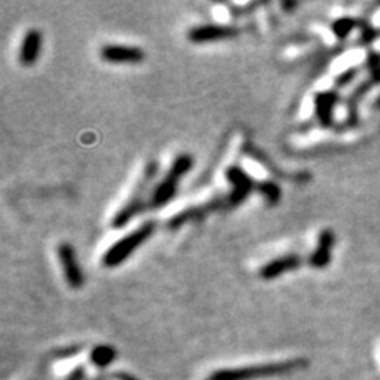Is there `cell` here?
<instances>
[{
	"label": "cell",
	"mask_w": 380,
	"mask_h": 380,
	"mask_svg": "<svg viewBox=\"0 0 380 380\" xmlns=\"http://www.w3.org/2000/svg\"><path fill=\"white\" fill-rule=\"evenodd\" d=\"M336 244V235L332 228H325L319 233V238H317L315 249L310 254L309 257V265L315 268V270H323L329 263H332L333 258V249Z\"/></svg>",
	"instance_id": "9"
},
{
	"label": "cell",
	"mask_w": 380,
	"mask_h": 380,
	"mask_svg": "<svg viewBox=\"0 0 380 380\" xmlns=\"http://www.w3.org/2000/svg\"><path fill=\"white\" fill-rule=\"evenodd\" d=\"M355 74H357V70L355 68H350V70H347L346 73H342L341 77L336 79V86H346L348 81H352Z\"/></svg>",
	"instance_id": "17"
},
{
	"label": "cell",
	"mask_w": 380,
	"mask_h": 380,
	"mask_svg": "<svg viewBox=\"0 0 380 380\" xmlns=\"http://www.w3.org/2000/svg\"><path fill=\"white\" fill-rule=\"evenodd\" d=\"M58 258L64 273L67 284L72 289H81L84 285V273L81 270V265L70 242H60L58 246Z\"/></svg>",
	"instance_id": "7"
},
{
	"label": "cell",
	"mask_w": 380,
	"mask_h": 380,
	"mask_svg": "<svg viewBox=\"0 0 380 380\" xmlns=\"http://www.w3.org/2000/svg\"><path fill=\"white\" fill-rule=\"evenodd\" d=\"M339 97L334 91H323L317 92L314 97V108H315V119L322 127L333 126V113L338 103Z\"/></svg>",
	"instance_id": "13"
},
{
	"label": "cell",
	"mask_w": 380,
	"mask_h": 380,
	"mask_svg": "<svg viewBox=\"0 0 380 380\" xmlns=\"http://www.w3.org/2000/svg\"><path fill=\"white\" fill-rule=\"evenodd\" d=\"M258 194L265 198V200L274 207L280 202V197H282V192H280V187L273 183V181H258L257 183V190Z\"/></svg>",
	"instance_id": "14"
},
{
	"label": "cell",
	"mask_w": 380,
	"mask_h": 380,
	"mask_svg": "<svg viewBox=\"0 0 380 380\" xmlns=\"http://www.w3.org/2000/svg\"><path fill=\"white\" fill-rule=\"evenodd\" d=\"M240 35V29L232 24H202L189 29L187 40L194 45H207L223 40H232Z\"/></svg>",
	"instance_id": "6"
},
{
	"label": "cell",
	"mask_w": 380,
	"mask_h": 380,
	"mask_svg": "<svg viewBox=\"0 0 380 380\" xmlns=\"http://www.w3.org/2000/svg\"><path fill=\"white\" fill-rule=\"evenodd\" d=\"M100 59L108 64H140L146 59V54L138 46L105 45L100 49Z\"/></svg>",
	"instance_id": "8"
},
{
	"label": "cell",
	"mask_w": 380,
	"mask_h": 380,
	"mask_svg": "<svg viewBox=\"0 0 380 380\" xmlns=\"http://www.w3.org/2000/svg\"><path fill=\"white\" fill-rule=\"evenodd\" d=\"M225 178L230 184H232L233 190L232 194L227 197V207L235 208L242 204V202L247 200V197L252 194V192L257 190V183L251 174H249L244 168L238 165H232L227 168Z\"/></svg>",
	"instance_id": "5"
},
{
	"label": "cell",
	"mask_w": 380,
	"mask_h": 380,
	"mask_svg": "<svg viewBox=\"0 0 380 380\" xmlns=\"http://www.w3.org/2000/svg\"><path fill=\"white\" fill-rule=\"evenodd\" d=\"M303 360L295 361H284V363H271L261 365L254 367H242V369H230V371H219L211 376L209 380H241V379H252V377H263V376H274V374H282L295 369L296 366H303Z\"/></svg>",
	"instance_id": "4"
},
{
	"label": "cell",
	"mask_w": 380,
	"mask_h": 380,
	"mask_svg": "<svg viewBox=\"0 0 380 380\" xmlns=\"http://www.w3.org/2000/svg\"><path fill=\"white\" fill-rule=\"evenodd\" d=\"M116 352L113 350V348L108 347V346H100L97 348H93L92 352V361L98 366H105L113 361Z\"/></svg>",
	"instance_id": "16"
},
{
	"label": "cell",
	"mask_w": 380,
	"mask_h": 380,
	"mask_svg": "<svg viewBox=\"0 0 380 380\" xmlns=\"http://www.w3.org/2000/svg\"><path fill=\"white\" fill-rule=\"evenodd\" d=\"M376 107H380V98H379V100H377V103H376Z\"/></svg>",
	"instance_id": "18"
},
{
	"label": "cell",
	"mask_w": 380,
	"mask_h": 380,
	"mask_svg": "<svg viewBox=\"0 0 380 380\" xmlns=\"http://www.w3.org/2000/svg\"><path fill=\"white\" fill-rule=\"evenodd\" d=\"M357 24H358L357 20H353V18H347V16L339 18V20H336L332 26L333 34L338 37L339 40H344V39H347L348 35H350L352 30L357 27Z\"/></svg>",
	"instance_id": "15"
},
{
	"label": "cell",
	"mask_w": 380,
	"mask_h": 380,
	"mask_svg": "<svg viewBox=\"0 0 380 380\" xmlns=\"http://www.w3.org/2000/svg\"><path fill=\"white\" fill-rule=\"evenodd\" d=\"M159 173V164L155 160L149 162L145 166V171H143L141 178L136 183L132 195L129 197V200L122 204V207L117 209V213L113 216V221H111V227L113 228H124L127 223L132 222L133 217L141 213L143 208L146 204V194L148 190L151 189L155 176Z\"/></svg>",
	"instance_id": "1"
},
{
	"label": "cell",
	"mask_w": 380,
	"mask_h": 380,
	"mask_svg": "<svg viewBox=\"0 0 380 380\" xmlns=\"http://www.w3.org/2000/svg\"><path fill=\"white\" fill-rule=\"evenodd\" d=\"M192 168H194V157L185 152L179 154L178 157L173 160L170 168H168L165 178L155 185L151 195V202H149V208L160 209L166 207V204L176 197L181 179H183Z\"/></svg>",
	"instance_id": "2"
},
{
	"label": "cell",
	"mask_w": 380,
	"mask_h": 380,
	"mask_svg": "<svg viewBox=\"0 0 380 380\" xmlns=\"http://www.w3.org/2000/svg\"><path fill=\"white\" fill-rule=\"evenodd\" d=\"M157 225L159 223L155 221H148L138 228H135L133 232L122 236L119 241L114 242V244L103 254V257H102L103 266L117 268L119 265H122L124 261L132 257V254L136 251V249L141 247L149 238H151V236L155 233V230H157Z\"/></svg>",
	"instance_id": "3"
},
{
	"label": "cell",
	"mask_w": 380,
	"mask_h": 380,
	"mask_svg": "<svg viewBox=\"0 0 380 380\" xmlns=\"http://www.w3.org/2000/svg\"><path fill=\"white\" fill-rule=\"evenodd\" d=\"M223 207H227V198H225V200H223V198H217V200H213V202H209V203L200 204V207L187 208L184 211H181L179 214L173 216L171 219L168 221V227H170L171 230H176L178 227L184 225V223H189V222H194V221H200L208 213H211V211L221 209Z\"/></svg>",
	"instance_id": "10"
},
{
	"label": "cell",
	"mask_w": 380,
	"mask_h": 380,
	"mask_svg": "<svg viewBox=\"0 0 380 380\" xmlns=\"http://www.w3.org/2000/svg\"><path fill=\"white\" fill-rule=\"evenodd\" d=\"M43 46V35L39 29H29L26 35L22 37L20 46V64L22 67H32L39 60Z\"/></svg>",
	"instance_id": "12"
},
{
	"label": "cell",
	"mask_w": 380,
	"mask_h": 380,
	"mask_svg": "<svg viewBox=\"0 0 380 380\" xmlns=\"http://www.w3.org/2000/svg\"><path fill=\"white\" fill-rule=\"evenodd\" d=\"M303 258L298 254H287L284 257L274 258L270 263H266L260 268V277L263 280H273L285 273L295 271L301 266Z\"/></svg>",
	"instance_id": "11"
}]
</instances>
